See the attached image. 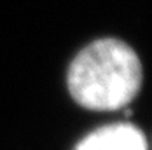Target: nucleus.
Listing matches in <instances>:
<instances>
[{
  "label": "nucleus",
  "instance_id": "obj_1",
  "mask_svg": "<svg viewBox=\"0 0 152 150\" xmlns=\"http://www.w3.org/2000/svg\"><path fill=\"white\" fill-rule=\"evenodd\" d=\"M72 98L89 110H117L135 98L142 86L137 52L117 39L86 45L70 63L66 77Z\"/></svg>",
  "mask_w": 152,
  "mask_h": 150
},
{
  "label": "nucleus",
  "instance_id": "obj_2",
  "mask_svg": "<svg viewBox=\"0 0 152 150\" xmlns=\"http://www.w3.org/2000/svg\"><path fill=\"white\" fill-rule=\"evenodd\" d=\"M74 150H147V141L133 124L117 122L89 133Z\"/></svg>",
  "mask_w": 152,
  "mask_h": 150
}]
</instances>
